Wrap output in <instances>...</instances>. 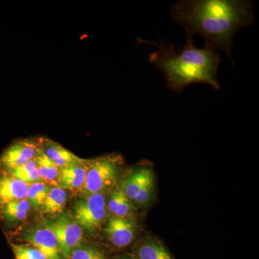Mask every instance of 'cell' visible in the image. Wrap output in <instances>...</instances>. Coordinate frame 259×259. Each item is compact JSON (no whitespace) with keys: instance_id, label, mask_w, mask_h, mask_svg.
I'll use <instances>...</instances> for the list:
<instances>
[{"instance_id":"17","label":"cell","mask_w":259,"mask_h":259,"mask_svg":"<svg viewBox=\"0 0 259 259\" xmlns=\"http://www.w3.org/2000/svg\"><path fill=\"white\" fill-rule=\"evenodd\" d=\"M36 161L37 172H38L39 177L42 180L47 182V183H52L54 185H58V179H59V172L60 168L52 163L41 152L39 153L38 156L35 158Z\"/></svg>"},{"instance_id":"12","label":"cell","mask_w":259,"mask_h":259,"mask_svg":"<svg viewBox=\"0 0 259 259\" xmlns=\"http://www.w3.org/2000/svg\"><path fill=\"white\" fill-rule=\"evenodd\" d=\"M40 144L41 152L58 168H65L82 160V158L78 157L69 150L54 141L41 139Z\"/></svg>"},{"instance_id":"19","label":"cell","mask_w":259,"mask_h":259,"mask_svg":"<svg viewBox=\"0 0 259 259\" xmlns=\"http://www.w3.org/2000/svg\"><path fill=\"white\" fill-rule=\"evenodd\" d=\"M51 187L44 182H36L28 186L27 199L34 208L41 207Z\"/></svg>"},{"instance_id":"1","label":"cell","mask_w":259,"mask_h":259,"mask_svg":"<svg viewBox=\"0 0 259 259\" xmlns=\"http://www.w3.org/2000/svg\"><path fill=\"white\" fill-rule=\"evenodd\" d=\"M171 17L185 29L187 39L199 34L204 48L222 50L232 59L235 34L253 23V10L244 0H182L172 6Z\"/></svg>"},{"instance_id":"11","label":"cell","mask_w":259,"mask_h":259,"mask_svg":"<svg viewBox=\"0 0 259 259\" xmlns=\"http://www.w3.org/2000/svg\"><path fill=\"white\" fill-rule=\"evenodd\" d=\"M90 161V160L82 159L77 163L60 168L58 179L59 187L72 192L81 191L86 180Z\"/></svg>"},{"instance_id":"18","label":"cell","mask_w":259,"mask_h":259,"mask_svg":"<svg viewBox=\"0 0 259 259\" xmlns=\"http://www.w3.org/2000/svg\"><path fill=\"white\" fill-rule=\"evenodd\" d=\"M11 175L18 180L25 182L27 185L36 183L40 180L37 172L36 161L35 158L32 161L28 162L23 166L18 167L15 169L10 171Z\"/></svg>"},{"instance_id":"14","label":"cell","mask_w":259,"mask_h":259,"mask_svg":"<svg viewBox=\"0 0 259 259\" xmlns=\"http://www.w3.org/2000/svg\"><path fill=\"white\" fill-rule=\"evenodd\" d=\"M107 209L110 217L134 218L136 208L118 185L111 191L110 197L107 199Z\"/></svg>"},{"instance_id":"6","label":"cell","mask_w":259,"mask_h":259,"mask_svg":"<svg viewBox=\"0 0 259 259\" xmlns=\"http://www.w3.org/2000/svg\"><path fill=\"white\" fill-rule=\"evenodd\" d=\"M46 223L57 238L61 256L67 259L71 252L81 244L82 228L74 220L65 214Z\"/></svg>"},{"instance_id":"21","label":"cell","mask_w":259,"mask_h":259,"mask_svg":"<svg viewBox=\"0 0 259 259\" xmlns=\"http://www.w3.org/2000/svg\"><path fill=\"white\" fill-rule=\"evenodd\" d=\"M15 258L16 259H47L41 252L34 247L11 243Z\"/></svg>"},{"instance_id":"4","label":"cell","mask_w":259,"mask_h":259,"mask_svg":"<svg viewBox=\"0 0 259 259\" xmlns=\"http://www.w3.org/2000/svg\"><path fill=\"white\" fill-rule=\"evenodd\" d=\"M119 186L136 209L147 207L156 190L154 171L147 164L141 165L130 171Z\"/></svg>"},{"instance_id":"16","label":"cell","mask_w":259,"mask_h":259,"mask_svg":"<svg viewBox=\"0 0 259 259\" xmlns=\"http://www.w3.org/2000/svg\"><path fill=\"white\" fill-rule=\"evenodd\" d=\"M30 205L27 199L10 202L2 207V216L8 223L23 221L28 217Z\"/></svg>"},{"instance_id":"15","label":"cell","mask_w":259,"mask_h":259,"mask_svg":"<svg viewBox=\"0 0 259 259\" xmlns=\"http://www.w3.org/2000/svg\"><path fill=\"white\" fill-rule=\"evenodd\" d=\"M67 201V193L61 187H51L41 206L46 214H58L64 209Z\"/></svg>"},{"instance_id":"10","label":"cell","mask_w":259,"mask_h":259,"mask_svg":"<svg viewBox=\"0 0 259 259\" xmlns=\"http://www.w3.org/2000/svg\"><path fill=\"white\" fill-rule=\"evenodd\" d=\"M134 259H175L157 237L146 235L135 243L132 248Z\"/></svg>"},{"instance_id":"5","label":"cell","mask_w":259,"mask_h":259,"mask_svg":"<svg viewBox=\"0 0 259 259\" xmlns=\"http://www.w3.org/2000/svg\"><path fill=\"white\" fill-rule=\"evenodd\" d=\"M108 213L105 193H95L78 199L74 206V221L82 229L93 234L102 228Z\"/></svg>"},{"instance_id":"7","label":"cell","mask_w":259,"mask_h":259,"mask_svg":"<svg viewBox=\"0 0 259 259\" xmlns=\"http://www.w3.org/2000/svg\"><path fill=\"white\" fill-rule=\"evenodd\" d=\"M40 153V141L24 140L17 141L7 148L2 155L0 167L12 171L35 159Z\"/></svg>"},{"instance_id":"8","label":"cell","mask_w":259,"mask_h":259,"mask_svg":"<svg viewBox=\"0 0 259 259\" xmlns=\"http://www.w3.org/2000/svg\"><path fill=\"white\" fill-rule=\"evenodd\" d=\"M137 232L135 218L110 217L105 228L107 240L114 247L120 249L126 248L134 241Z\"/></svg>"},{"instance_id":"13","label":"cell","mask_w":259,"mask_h":259,"mask_svg":"<svg viewBox=\"0 0 259 259\" xmlns=\"http://www.w3.org/2000/svg\"><path fill=\"white\" fill-rule=\"evenodd\" d=\"M28 186L12 175L0 177V206L26 199Z\"/></svg>"},{"instance_id":"22","label":"cell","mask_w":259,"mask_h":259,"mask_svg":"<svg viewBox=\"0 0 259 259\" xmlns=\"http://www.w3.org/2000/svg\"><path fill=\"white\" fill-rule=\"evenodd\" d=\"M112 259H134L133 258L132 255L131 254H120L117 255V256H115V258H113Z\"/></svg>"},{"instance_id":"3","label":"cell","mask_w":259,"mask_h":259,"mask_svg":"<svg viewBox=\"0 0 259 259\" xmlns=\"http://www.w3.org/2000/svg\"><path fill=\"white\" fill-rule=\"evenodd\" d=\"M123 166V158L117 154L90 160L86 180L80 192L87 196L112 191L118 185Z\"/></svg>"},{"instance_id":"20","label":"cell","mask_w":259,"mask_h":259,"mask_svg":"<svg viewBox=\"0 0 259 259\" xmlns=\"http://www.w3.org/2000/svg\"><path fill=\"white\" fill-rule=\"evenodd\" d=\"M67 259H108L105 252L95 245H80L70 253Z\"/></svg>"},{"instance_id":"9","label":"cell","mask_w":259,"mask_h":259,"mask_svg":"<svg viewBox=\"0 0 259 259\" xmlns=\"http://www.w3.org/2000/svg\"><path fill=\"white\" fill-rule=\"evenodd\" d=\"M24 241L41 252L47 259H62L57 238L46 223L27 231Z\"/></svg>"},{"instance_id":"2","label":"cell","mask_w":259,"mask_h":259,"mask_svg":"<svg viewBox=\"0 0 259 259\" xmlns=\"http://www.w3.org/2000/svg\"><path fill=\"white\" fill-rule=\"evenodd\" d=\"M151 44L156 46L158 50L150 54L149 60L164 75L170 90L181 93L186 87L194 83H207L214 90H220L218 79L221 62L220 53L204 47H195L193 39L187 38L180 54L173 44Z\"/></svg>"}]
</instances>
